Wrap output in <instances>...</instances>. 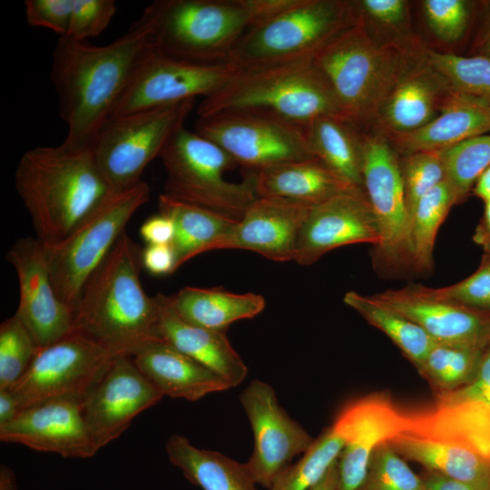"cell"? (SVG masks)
<instances>
[{
  "label": "cell",
  "instance_id": "7",
  "mask_svg": "<svg viewBox=\"0 0 490 490\" xmlns=\"http://www.w3.org/2000/svg\"><path fill=\"white\" fill-rule=\"evenodd\" d=\"M165 170L163 194L179 201L240 220L259 198L252 172L240 182L224 173L236 162L222 148L196 132L178 129L161 152Z\"/></svg>",
  "mask_w": 490,
  "mask_h": 490
},
{
  "label": "cell",
  "instance_id": "29",
  "mask_svg": "<svg viewBox=\"0 0 490 490\" xmlns=\"http://www.w3.org/2000/svg\"><path fill=\"white\" fill-rule=\"evenodd\" d=\"M172 308L192 325L225 332L234 321L250 318L265 308L262 296L237 294L221 288L184 287L169 296Z\"/></svg>",
  "mask_w": 490,
  "mask_h": 490
},
{
  "label": "cell",
  "instance_id": "19",
  "mask_svg": "<svg viewBox=\"0 0 490 490\" xmlns=\"http://www.w3.org/2000/svg\"><path fill=\"white\" fill-rule=\"evenodd\" d=\"M0 440L64 457L88 458L95 455L82 403L54 400L26 407L0 426Z\"/></svg>",
  "mask_w": 490,
  "mask_h": 490
},
{
  "label": "cell",
  "instance_id": "43",
  "mask_svg": "<svg viewBox=\"0 0 490 490\" xmlns=\"http://www.w3.org/2000/svg\"><path fill=\"white\" fill-rule=\"evenodd\" d=\"M422 6L429 28L440 41L456 42L466 32L470 18L468 2L425 0Z\"/></svg>",
  "mask_w": 490,
  "mask_h": 490
},
{
  "label": "cell",
  "instance_id": "35",
  "mask_svg": "<svg viewBox=\"0 0 490 490\" xmlns=\"http://www.w3.org/2000/svg\"><path fill=\"white\" fill-rule=\"evenodd\" d=\"M456 204H458L456 192L446 180L419 201L407 237L410 269L418 272H426L432 269L437 231Z\"/></svg>",
  "mask_w": 490,
  "mask_h": 490
},
{
  "label": "cell",
  "instance_id": "4",
  "mask_svg": "<svg viewBox=\"0 0 490 490\" xmlns=\"http://www.w3.org/2000/svg\"><path fill=\"white\" fill-rule=\"evenodd\" d=\"M15 186L44 244L64 239L113 191L93 149L64 142L27 150L15 169Z\"/></svg>",
  "mask_w": 490,
  "mask_h": 490
},
{
  "label": "cell",
  "instance_id": "38",
  "mask_svg": "<svg viewBox=\"0 0 490 490\" xmlns=\"http://www.w3.org/2000/svg\"><path fill=\"white\" fill-rule=\"evenodd\" d=\"M426 61L458 91L490 104V61L480 56H461L425 47Z\"/></svg>",
  "mask_w": 490,
  "mask_h": 490
},
{
  "label": "cell",
  "instance_id": "6",
  "mask_svg": "<svg viewBox=\"0 0 490 490\" xmlns=\"http://www.w3.org/2000/svg\"><path fill=\"white\" fill-rule=\"evenodd\" d=\"M161 52L192 62H229L252 26L244 0H156L138 18Z\"/></svg>",
  "mask_w": 490,
  "mask_h": 490
},
{
  "label": "cell",
  "instance_id": "12",
  "mask_svg": "<svg viewBox=\"0 0 490 490\" xmlns=\"http://www.w3.org/2000/svg\"><path fill=\"white\" fill-rule=\"evenodd\" d=\"M195 132L253 172L316 158L302 127L268 114L229 112L199 117Z\"/></svg>",
  "mask_w": 490,
  "mask_h": 490
},
{
  "label": "cell",
  "instance_id": "31",
  "mask_svg": "<svg viewBox=\"0 0 490 490\" xmlns=\"http://www.w3.org/2000/svg\"><path fill=\"white\" fill-rule=\"evenodd\" d=\"M314 156L351 185L364 189L362 133L351 122L322 116L303 127Z\"/></svg>",
  "mask_w": 490,
  "mask_h": 490
},
{
  "label": "cell",
  "instance_id": "41",
  "mask_svg": "<svg viewBox=\"0 0 490 490\" xmlns=\"http://www.w3.org/2000/svg\"><path fill=\"white\" fill-rule=\"evenodd\" d=\"M358 490H425V486L420 475L386 442L372 453L366 476Z\"/></svg>",
  "mask_w": 490,
  "mask_h": 490
},
{
  "label": "cell",
  "instance_id": "42",
  "mask_svg": "<svg viewBox=\"0 0 490 490\" xmlns=\"http://www.w3.org/2000/svg\"><path fill=\"white\" fill-rule=\"evenodd\" d=\"M424 289L439 299L490 311V255L484 254L478 269L463 280L444 288L424 286Z\"/></svg>",
  "mask_w": 490,
  "mask_h": 490
},
{
  "label": "cell",
  "instance_id": "27",
  "mask_svg": "<svg viewBox=\"0 0 490 490\" xmlns=\"http://www.w3.org/2000/svg\"><path fill=\"white\" fill-rule=\"evenodd\" d=\"M253 173L259 197L285 199L310 207L346 192L364 190L343 180L317 158L287 162Z\"/></svg>",
  "mask_w": 490,
  "mask_h": 490
},
{
  "label": "cell",
  "instance_id": "10",
  "mask_svg": "<svg viewBox=\"0 0 490 490\" xmlns=\"http://www.w3.org/2000/svg\"><path fill=\"white\" fill-rule=\"evenodd\" d=\"M196 99L113 116L101 129L93 152L97 167L113 191L140 183L146 166L159 158L174 132L185 124Z\"/></svg>",
  "mask_w": 490,
  "mask_h": 490
},
{
  "label": "cell",
  "instance_id": "32",
  "mask_svg": "<svg viewBox=\"0 0 490 490\" xmlns=\"http://www.w3.org/2000/svg\"><path fill=\"white\" fill-rule=\"evenodd\" d=\"M159 212L172 219L174 238L172 247L175 269L193 257L214 250L237 220L212 211L173 200L163 193L158 200Z\"/></svg>",
  "mask_w": 490,
  "mask_h": 490
},
{
  "label": "cell",
  "instance_id": "13",
  "mask_svg": "<svg viewBox=\"0 0 490 490\" xmlns=\"http://www.w3.org/2000/svg\"><path fill=\"white\" fill-rule=\"evenodd\" d=\"M240 68L231 61L206 64L176 58L152 45L138 64L112 117L199 96L207 98L223 87Z\"/></svg>",
  "mask_w": 490,
  "mask_h": 490
},
{
  "label": "cell",
  "instance_id": "20",
  "mask_svg": "<svg viewBox=\"0 0 490 490\" xmlns=\"http://www.w3.org/2000/svg\"><path fill=\"white\" fill-rule=\"evenodd\" d=\"M427 333L436 343L483 346L490 339V311L429 295L420 284L372 295Z\"/></svg>",
  "mask_w": 490,
  "mask_h": 490
},
{
  "label": "cell",
  "instance_id": "14",
  "mask_svg": "<svg viewBox=\"0 0 490 490\" xmlns=\"http://www.w3.org/2000/svg\"><path fill=\"white\" fill-rule=\"evenodd\" d=\"M364 190L379 226L374 248L375 268L397 273L410 268L407 220L400 162L389 140L380 132L362 133Z\"/></svg>",
  "mask_w": 490,
  "mask_h": 490
},
{
  "label": "cell",
  "instance_id": "57",
  "mask_svg": "<svg viewBox=\"0 0 490 490\" xmlns=\"http://www.w3.org/2000/svg\"><path fill=\"white\" fill-rule=\"evenodd\" d=\"M0 490H17L13 471L6 466L0 467Z\"/></svg>",
  "mask_w": 490,
  "mask_h": 490
},
{
  "label": "cell",
  "instance_id": "8",
  "mask_svg": "<svg viewBox=\"0 0 490 490\" xmlns=\"http://www.w3.org/2000/svg\"><path fill=\"white\" fill-rule=\"evenodd\" d=\"M150 195V187L144 181L127 190L113 191L64 239L44 244L54 288L74 317L86 280Z\"/></svg>",
  "mask_w": 490,
  "mask_h": 490
},
{
  "label": "cell",
  "instance_id": "52",
  "mask_svg": "<svg viewBox=\"0 0 490 490\" xmlns=\"http://www.w3.org/2000/svg\"><path fill=\"white\" fill-rule=\"evenodd\" d=\"M21 411L11 389H0V426L11 422Z\"/></svg>",
  "mask_w": 490,
  "mask_h": 490
},
{
  "label": "cell",
  "instance_id": "54",
  "mask_svg": "<svg viewBox=\"0 0 490 490\" xmlns=\"http://www.w3.org/2000/svg\"><path fill=\"white\" fill-rule=\"evenodd\" d=\"M473 52V55L480 56L490 61V4L488 5L482 26L475 39Z\"/></svg>",
  "mask_w": 490,
  "mask_h": 490
},
{
  "label": "cell",
  "instance_id": "46",
  "mask_svg": "<svg viewBox=\"0 0 490 490\" xmlns=\"http://www.w3.org/2000/svg\"><path fill=\"white\" fill-rule=\"evenodd\" d=\"M24 5L30 26L49 29L59 37L67 36L73 0H25Z\"/></svg>",
  "mask_w": 490,
  "mask_h": 490
},
{
  "label": "cell",
  "instance_id": "23",
  "mask_svg": "<svg viewBox=\"0 0 490 490\" xmlns=\"http://www.w3.org/2000/svg\"><path fill=\"white\" fill-rule=\"evenodd\" d=\"M453 90L424 57L398 81L381 105L374 124L386 137L416 131L440 113Z\"/></svg>",
  "mask_w": 490,
  "mask_h": 490
},
{
  "label": "cell",
  "instance_id": "53",
  "mask_svg": "<svg viewBox=\"0 0 490 490\" xmlns=\"http://www.w3.org/2000/svg\"><path fill=\"white\" fill-rule=\"evenodd\" d=\"M485 202L483 216L473 236L474 241L484 250V254L490 255V200Z\"/></svg>",
  "mask_w": 490,
  "mask_h": 490
},
{
  "label": "cell",
  "instance_id": "25",
  "mask_svg": "<svg viewBox=\"0 0 490 490\" xmlns=\"http://www.w3.org/2000/svg\"><path fill=\"white\" fill-rule=\"evenodd\" d=\"M490 132V104L453 88L439 114L424 127L387 137L396 152H442L466 139Z\"/></svg>",
  "mask_w": 490,
  "mask_h": 490
},
{
  "label": "cell",
  "instance_id": "39",
  "mask_svg": "<svg viewBox=\"0 0 490 490\" xmlns=\"http://www.w3.org/2000/svg\"><path fill=\"white\" fill-rule=\"evenodd\" d=\"M40 350L34 338L15 313L0 325V389H11Z\"/></svg>",
  "mask_w": 490,
  "mask_h": 490
},
{
  "label": "cell",
  "instance_id": "30",
  "mask_svg": "<svg viewBox=\"0 0 490 490\" xmlns=\"http://www.w3.org/2000/svg\"><path fill=\"white\" fill-rule=\"evenodd\" d=\"M165 447L172 464L201 490H257L246 463L198 448L180 435H172Z\"/></svg>",
  "mask_w": 490,
  "mask_h": 490
},
{
  "label": "cell",
  "instance_id": "45",
  "mask_svg": "<svg viewBox=\"0 0 490 490\" xmlns=\"http://www.w3.org/2000/svg\"><path fill=\"white\" fill-rule=\"evenodd\" d=\"M357 12L369 25L377 24L395 32L397 36L413 33L409 28V5L405 0L353 1Z\"/></svg>",
  "mask_w": 490,
  "mask_h": 490
},
{
  "label": "cell",
  "instance_id": "18",
  "mask_svg": "<svg viewBox=\"0 0 490 490\" xmlns=\"http://www.w3.org/2000/svg\"><path fill=\"white\" fill-rule=\"evenodd\" d=\"M381 241L379 226L365 190L338 195L309 208L300 229L294 260L309 266L346 245Z\"/></svg>",
  "mask_w": 490,
  "mask_h": 490
},
{
  "label": "cell",
  "instance_id": "36",
  "mask_svg": "<svg viewBox=\"0 0 490 490\" xmlns=\"http://www.w3.org/2000/svg\"><path fill=\"white\" fill-rule=\"evenodd\" d=\"M485 346L436 343L418 369L442 393L454 391L475 377Z\"/></svg>",
  "mask_w": 490,
  "mask_h": 490
},
{
  "label": "cell",
  "instance_id": "9",
  "mask_svg": "<svg viewBox=\"0 0 490 490\" xmlns=\"http://www.w3.org/2000/svg\"><path fill=\"white\" fill-rule=\"evenodd\" d=\"M357 15L353 1L299 0L287 11L249 28L230 61L247 68L313 58Z\"/></svg>",
  "mask_w": 490,
  "mask_h": 490
},
{
  "label": "cell",
  "instance_id": "28",
  "mask_svg": "<svg viewBox=\"0 0 490 490\" xmlns=\"http://www.w3.org/2000/svg\"><path fill=\"white\" fill-rule=\"evenodd\" d=\"M405 459L476 490H490V461L465 446L405 433L388 442Z\"/></svg>",
  "mask_w": 490,
  "mask_h": 490
},
{
  "label": "cell",
  "instance_id": "5",
  "mask_svg": "<svg viewBox=\"0 0 490 490\" xmlns=\"http://www.w3.org/2000/svg\"><path fill=\"white\" fill-rule=\"evenodd\" d=\"M229 112L268 114L302 128L322 116L346 120L329 82L313 58L240 68L197 108L201 118Z\"/></svg>",
  "mask_w": 490,
  "mask_h": 490
},
{
  "label": "cell",
  "instance_id": "37",
  "mask_svg": "<svg viewBox=\"0 0 490 490\" xmlns=\"http://www.w3.org/2000/svg\"><path fill=\"white\" fill-rule=\"evenodd\" d=\"M438 153L445 167L446 180L460 203L490 166V132L466 139Z\"/></svg>",
  "mask_w": 490,
  "mask_h": 490
},
{
  "label": "cell",
  "instance_id": "34",
  "mask_svg": "<svg viewBox=\"0 0 490 490\" xmlns=\"http://www.w3.org/2000/svg\"><path fill=\"white\" fill-rule=\"evenodd\" d=\"M343 300L369 324L385 333L418 368L421 367L436 344L423 328L373 296L351 290L345 294Z\"/></svg>",
  "mask_w": 490,
  "mask_h": 490
},
{
  "label": "cell",
  "instance_id": "2",
  "mask_svg": "<svg viewBox=\"0 0 490 490\" xmlns=\"http://www.w3.org/2000/svg\"><path fill=\"white\" fill-rule=\"evenodd\" d=\"M142 249L124 231L86 280L74 311V329L116 356H132L159 337L157 296L140 281Z\"/></svg>",
  "mask_w": 490,
  "mask_h": 490
},
{
  "label": "cell",
  "instance_id": "47",
  "mask_svg": "<svg viewBox=\"0 0 490 490\" xmlns=\"http://www.w3.org/2000/svg\"><path fill=\"white\" fill-rule=\"evenodd\" d=\"M475 402L490 407V340L486 344L478 369L472 380L451 392H443L439 405Z\"/></svg>",
  "mask_w": 490,
  "mask_h": 490
},
{
  "label": "cell",
  "instance_id": "17",
  "mask_svg": "<svg viewBox=\"0 0 490 490\" xmlns=\"http://www.w3.org/2000/svg\"><path fill=\"white\" fill-rule=\"evenodd\" d=\"M5 259L14 267L19 284L15 314L40 349L74 331V313L54 288L44 243L36 237L18 239Z\"/></svg>",
  "mask_w": 490,
  "mask_h": 490
},
{
  "label": "cell",
  "instance_id": "56",
  "mask_svg": "<svg viewBox=\"0 0 490 490\" xmlns=\"http://www.w3.org/2000/svg\"><path fill=\"white\" fill-rule=\"evenodd\" d=\"M472 192L484 201L490 200V166L478 178Z\"/></svg>",
  "mask_w": 490,
  "mask_h": 490
},
{
  "label": "cell",
  "instance_id": "22",
  "mask_svg": "<svg viewBox=\"0 0 490 490\" xmlns=\"http://www.w3.org/2000/svg\"><path fill=\"white\" fill-rule=\"evenodd\" d=\"M351 435L338 459V490H358L370 456L381 444L408 433L411 420L384 394H372L348 405Z\"/></svg>",
  "mask_w": 490,
  "mask_h": 490
},
{
  "label": "cell",
  "instance_id": "51",
  "mask_svg": "<svg viewBox=\"0 0 490 490\" xmlns=\"http://www.w3.org/2000/svg\"><path fill=\"white\" fill-rule=\"evenodd\" d=\"M420 477L425 490H476L463 482L431 470L426 469Z\"/></svg>",
  "mask_w": 490,
  "mask_h": 490
},
{
  "label": "cell",
  "instance_id": "33",
  "mask_svg": "<svg viewBox=\"0 0 490 490\" xmlns=\"http://www.w3.org/2000/svg\"><path fill=\"white\" fill-rule=\"evenodd\" d=\"M351 429V416L347 406L334 423L313 441L303 456L277 476L270 490H309L338 459Z\"/></svg>",
  "mask_w": 490,
  "mask_h": 490
},
{
  "label": "cell",
  "instance_id": "16",
  "mask_svg": "<svg viewBox=\"0 0 490 490\" xmlns=\"http://www.w3.org/2000/svg\"><path fill=\"white\" fill-rule=\"evenodd\" d=\"M162 397L131 356L116 357L82 402L83 416L96 452L119 437L134 417Z\"/></svg>",
  "mask_w": 490,
  "mask_h": 490
},
{
  "label": "cell",
  "instance_id": "26",
  "mask_svg": "<svg viewBox=\"0 0 490 490\" xmlns=\"http://www.w3.org/2000/svg\"><path fill=\"white\" fill-rule=\"evenodd\" d=\"M160 318L159 337L174 348L226 378L231 387L240 385L248 368L232 348L225 332L188 323L170 304L169 296L157 295Z\"/></svg>",
  "mask_w": 490,
  "mask_h": 490
},
{
  "label": "cell",
  "instance_id": "40",
  "mask_svg": "<svg viewBox=\"0 0 490 490\" xmlns=\"http://www.w3.org/2000/svg\"><path fill=\"white\" fill-rule=\"evenodd\" d=\"M399 162L409 230L417 203L428 191L446 180V171L436 152L405 154Z\"/></svg>",
  "mask_w": 490,
  "mask_h": 490
},
{
  "label": "cell",
  "instance_id": "3",
  "mask_svg": "<svg viewBox=\"0 0 490 490\" xmlns=\"http://www.w3.org/2000/svg\"><path fill=\"white\" fill-rule=\"evenodd\" d=\"M357 14L313 61L329 82L345 119L359 127L375 122L396 84L424 57L426 45L414 34L377 39Z\"/></svg>",
  "mask_w": 490,
  "mask_h": 490
},
{
  "label": "cell",
  "instance_id": "24",
  "mask_svg": "<svg viewBox=\"0 0 490 490\" xmlns=\"http://www.w3.org/2000/svg\"><path fill=\"white\" fill-rule=\"evenodd\" d=\"M131 357L162 396L195 401L231 387L222 376L163 339L148 341Z\"/></svg>",
  "mask_w": 490,
  "mask_h": 490
},
{
  "label": "cell",
  "instance_id": "11",
  "mask_svg": "<svg viewBox=\"0 0 490 490\" xmlns=\"http://www.w3.org/2000/svg\"><path fill=\"white\" fill-rule=\"evenodd\" d=\"M118 356L74 329L43 348L11 388L21 411L54 400L83 402Z\"/></svg>",
  "mask_w": 490,
  "mask_h": 490
},
{
  "label": "cell",
  "instance_id": "55",
  "mask_svg": "<svg viewBox=\"0 0 490 490\" xmlns=\"http://www.w3.org/2000/svg\"><path fill=\"white\" fill-rule=\"evenodd\" d=\"M309 490H338V460L331 466L326 475Z\"/></svg>",
  "mask_w": 490,
  "mask_h": 490
},
{
  "label": "cell",
  "instance_id": "44",
  "mask_svg": "<svg viewBox=\"0 0 490 490\" xmlns=\"http://www.w3.org/2000/svg\"><path fill=\"white\" fill-rule=\"evenodd\" d=\"M117 12L114 0H73L68 34L78 41L100 35Z\"/></svg>",
  "mask_w": 490,
  "mask_h": 490
},
{
  "label": "cell",
  "instance_id": "21",
  "mask_svg": "<svg viewBox=\"0 0 490 490\" xmlns=\"http://www.w3.org/2000/svg\"><path fill=\"white\" fill-rule=\"evenodd\" d=\"M310 206L259 197L214 250H248L274 261L294 260L300 229Z\"/></svg>",
  "mask_w": 490,
  "mask_h": 490
},
{
  "label": "cell",
  "instance_id": "1",
  "mask_svg": "<svg viewBox=\"0 0 490 490\" xmlns=\"http://www.w3.org/2000/svg\"><path fill=\"white\" fill-rule=\"evenodd\" d=\"M152 45L149 29L138 19L106 45L58 38L52 53L50 77L60 117L67 126L64 143L93 149L138 64Z\"/></svg>",
  "mask_w": 490,
  "mask_h": 490
},
{
  "label": "cell",
  "instance_id": "15",
  "mask_svg": "<svg viewBox=\"0 0 490 490\" xmlns=\"http://www.w3.org/2000/svg\"><path fill=\"white\" fill-rule=\"evenodd\" d=\"M240 400L254 436V450L246 465L256 484L270 490L277 476L314 439L279 405L267 383L251 381Z\"/></svg>",
  "mask_w": 490,
  "mask_h": 490
},
{
  "label": "cell",
  "instance_id": "48",
  "mask_svg": "<svg viewBox=\"0 0 490 490\" xmlns=\"http://www.w3.org/2000/svg\"><path fill=\"white\" fill-rule=\"evenodd\" d=\"M142 266L152 275L173 273L175 255L172 245H146L142 249Z\"/></svg>",
  "mask_w": 490,
  "mask_h": 490
},
{
  "label": "cell",
  "instance_id": "50",
  "mask_svg": "<svg viewBox=\"0 0 490 490\" xmlns=\"http://www.w3.org/2000/svg\"><path fill=\"white\" fill-rule=\"evenodd\" d=\"M252 17V26L263 23L294 6L299 0H244ZM251 26V27H252Z\"/></svg>",
  "mask_w": 490,
  "mask_h": 490
},
{
  "label": "cell",
  "instance_id": "49",
  "mask_svg": "<svg viewBox=\"0 0 490 490\" xmlns=\"http://www.w3.org/2000/svg\"><path fill=\"white\" fill-rule=\"evenodd\" d=\"M140 235L147 245H172L174 224L171 218L159 212L144 220Z\"/></svg>",
  "mask_w": 490,
  "mask_h": 490
}]
</instances>
